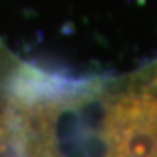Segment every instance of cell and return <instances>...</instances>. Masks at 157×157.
Wrapping results in <instances>:
<instances>
[{"label":"cell","instance_id":"1","mask_svg":"<svg viewBox=\"0 0 157 157\" xmlns=\"http://www.w3.org/2000/svg\"><path fill=\"white\" fill-rule=\"evenodd\" d=\"M101 138L112 155H157V96L130 91L106 106Z\"/></svg>","mask_w":157,"mask_h":157},{"label":"cell","instance_id":"2","mask_svg":"<svg viewBox=\"0 0 157 157\" xmlns=\"http://www.w3.org/2000/svg\"><path fill=\"white\" fill-rule=\"evenodd\" d=\"M152 85H154L152 88H154V90L157 91V72H155V77H154V80H152Z\"/></svg>","mask_w":157,"mask_h":157}]
</instances>
